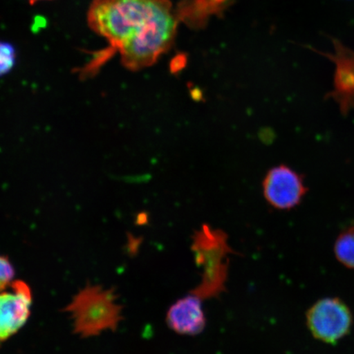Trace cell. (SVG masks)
I'll use <instances>...</instances> for the list:
<instances>
[{"label": "cell", "mask_w": 354, "mask_h": 354, "mask_svg": "<svg viewBox=\"0 0 354 354\" xmlns=\"http://www.w3.org/2000/svg\"><path fill=\"white\" fill-rule=\"evenodd\" d=\"M117 299L113 290L100 286H87L80 290L65 308L72 316L74 331L87 338L116 330L122 319Z\"/></svg>", "instance_id": "7a4b0ae2"}, {"label": "cell", "mask_w": 354, "mask_h": 354, "mask_svg": "<svg viewBox=\"0 0 354 354\" xmlns=\"http://www.w3.org/2000/svg\"><path fill=\"white\" fill-rule=\"evenodd\" d=\"M179 21L170 0H93L88 25L109 47L84 66L82 77L93 76L117 52L132 72L153 65L174 46Z\"/></svg>", "instance_id": "6da1fadb"}, {"label": "cell", "mask_w": 354, "mask_h": 354, "mask_svg": "<svg viewBox=\"0 0 354 354\" xmlns=\"http://www.w3.org/2000/svg\"><path fill=\"white\" fill-rule=\"evenodd\" d=\"M30 4H35V3L39 2V1H47V0H29Z\"/></svg>", "instance_id": "8fae6325"}, {"label": "cell", "mask_w": 354, "mask_h": 354, "mask_svg": "<svg viewBox=\"0 0 354 354\" xmlns=\"http://www.w3.org/2000/svg\"><path fill=\"white\" fill-rule=\"evenodd\" d=\"M335 254L345 267L354 269V227L339 234L335 241Z\"/></svg>", "instance_id": "ba28073f"}, {"label": "cell", "mask_w": 354, "mask_h": 354, "mask_svg": "<svg viewBox=\"0 0 354 354\" xmlns=\"http://www.w3.org/2000/svg\"><path fill=\"white\" fill-rule=\"evenodd\" d=\"M352 313L342 300L322 299L308 311L307 323L311 333L321 342L335 344L351 330Z\"/></svg>", "instance_id": "3957f363"}, {"label": "cell", "mask_w": 354, "mask_h": 354, "mask_svg": "<svg viewBox=\"0 0 354 354\" xmlns=\"http://www.w3.org/2000/svg\"><path fill=\"white\" fill-rule=\"evenodd\" d=\"M167 325L180 335H196L205 328L206 318L198 296L188 295L168 310Z\"/></svg>", "instance_id": "52a82bcc"}, {"label": "cell", "mask_w": 354, "mask_h": 354, "mask_svg": "<svg viewBox=\"0 0 354 354\" xmlns=\"http://www.w3.org/2000/svg\"><path fill=\"white\" fill-rule=\"evenodd\" d=\"M16 59L15 48L10 43L0 41V77L11 72Z\"/></svg>", "instance_id": "9c48e42d"}, {"label": "cell", "mask_w": 354, "mask_h": 354, "mask_svg": "<svg viewBox=\"0 0 354 354\" xmlns=\"http://www.w3.org/2000/svg\"><path fill=\"white\" fill-rule=\"evenodd\" d=\"M335 54H324L335 65L334 90L327 94L339 106L343 114L354 109V51L333 39Z\"/></svg>", "instance_id": "8992f818"}, {"label": "cell", "mask_w": 354, "mask_h": 354, "mask_svg": "<svg viewBox=\"0 0 354 354\" xmlns=\"http://www.w3.org/2000/svg\"><path fill=\"white\" fill-rule=\"evenodd\" d=\"M32 306V290L24 281H15L10 289L0 292V343L25 326Z\"/></svg>", "instance_id": "5b68a950"}, {"label": "cell", "mask_w": 354, "mask_h": 354, "mask_svg": "<svg viewBox=\"0 0 354 354\" xmlns=\"http://www.w3.org/2000/svg\"><path fill=\"white\" fill-rule=\"evenodd\" d=\"M263 196L279 210H289L299 205L308 189L303 177L286 165L272 168L263 183Z\"/></svg>", "instance_id": "277c9868"}, {"label": "cell", "mask_w": 354, "mask_h": 354, "mask_svg": "<svg viewBox=\"0 0 354 354\" xmlns=\"http://www.w3.org/2000/svg\"><path fill=\"white\" fill-rule=\"evenodd\" d=\"M15 270L10 259L0 255V292L10 288L15 281Z\"/></svg>", "instance_id": "30bf717a"}]
</instances>
